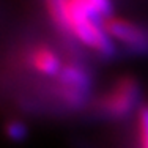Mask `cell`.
I'll return each instance as SVG.
<instances>
[{
  "label": "cell",
  "mask_w": 148,
  "mask_h": 148,
  "mask_svg": "<svg viewBox=\"0 0 148 148\" xmlns=\"http://www.w3.org/2000/svg\"><path fill=\"white\" fill-rule=\"evenodd\" d=\"M44 5L54 25L66 38L76 40L101 58L115 55V43L107 35L103 21L80 0H44Z\"/></svg>",
  "instance_id": "obj_1"
},
{
  "label": "cell",
  "mask_w": 148,
  "mask_h": 148,
  "mask_svg": "<svg viewBox=\"0 0 148 148\" xmlns=\"http://www.w3.org/2000/svg\"><path fill=\"white\" fill-rule=\"evenodd\" d=\"M140 84L134 76L125 74L114 80L107 91L95 101V110L106 118L123 120L137 107L140 99Z\"/></svg>",
  "instance_id": "obj_2"
},
{
  "label": "cell",
  "mask_w": 148,
  "mask_h": 148,
  "mask_svg": "<svg viewBox=\"0 0 148 148\" xmlns=\"http://www.w3.org/2000/svg\"><path fill=\"white\" fill-rule=\"evenodd\" d=\"M93 79L85 66L77 62H63L60 73L54 77V95L69 109H79L90 98Z\"/></svg>",
  "instance_id": "obj_3"
},
{
  "label": "cell",
  "mask_w": 148,
  "mask_h": 148,
  "mask_svg": "<svg viewBox=\"0 0 148 148\" xmlns=\"http://www.w3.org/2000/svg\"><path fill=\"white\" fill-rule=\"evenodd\" d=\"M103 25L114 43L136 54H148V27L121 16H109Z\"/></svg>",
  "instance_id": "obj_4"
},
{
  "label": "cell",
  "mask_w": 148,
  "mask_h": 148,
  "mask_svg": "<svg viewBox=\"0 0 148 148\" xmlns=\"http://www.w3.org/2000/svg\"><path fill=\"white\" fill-rule=\"evenodd\" d=\"M24 62L32 71L44 77H52V79L60 73L63 66L60 55L51 46L44 43H36L32 46L24 55Z\"/></svg>",
  "instance_id": "obj_5"
},
{
  "label": "cell",
  "mask_w": 148,
  "mask_h": 148,
  "mask_svg": "<svg viewBox=\"0 0 148 148\" xmlns=\"http://www.w3.org/2000/svg\"><path fill=\"white\" fill-rule=\"evenodd\" d=\"M3 132H5V137L8 140L14 143H19V142H24L29 136V128L27 125L19 118H11L5 123L3 126Z\"/></svg>",
  "instance_id": "obj_6"
},
{
  "label": "cell",
  "mask_w": 148,
  "mask_h": 148,
  "mask_svg": "<svg viewBox=\"0 0 148 148\" xmlns=\"http://www.w3.org/2000/svg\"><path fill=\"white\" fill-rule=\"evenodd\" d=\"M80 2L101 21L112 16V0H80Z\"/></svg>",
  "instance_id": "obj_7"
},
{
  "label": "cell",
  "mask_w": 148,
  "mask_h": 148,
  "mask_svg": "<svg viewBox=\"0 0 148 148\" xmlns=\"http://www.w3.org/2000/svg\"><path fill=\"white\" fill-rule=\"evenodd\" d=\"M137 131L142 148H148V104L139 109L137 114Z\"/></svg>",
  "instance_id": "obj_8"
}]
</instances>
